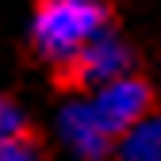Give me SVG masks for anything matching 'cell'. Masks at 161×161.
Wrapping results in <instances>:
<instances>
[{"instance_id": "1", "label": "cell", "mask_w": 161, "mask_h": 161, "mask_svg": "<svg viewBox=\"0 0 161 161\" xmlns=\"http://www.w3.org/2000/svg\"><path fill=\"white\" fill-rule=\"evenodd\" d=\"M108 15L100 0H42L35 12L31 38L50 62L73 65L92 38H100L108 27Z\"/></svg>"}, {"instance_id": "3", "label": "cell", "mask_w": 161, "mask_h": 161, "mask_svg": "<svg viewBox=\"0 0 161 161\" xmlns=\"http://www.w3.org/2000/svg\"><path fill=\"white\" fill-rule=\"evenodd\" d=\"M58 134L80 161H104L111 153V142H115V134L104 127L92 100H69L62 108V115H58Z\"/></svg>"}, {"instance_id": "6", "label": "cell", "mask_w": 161, "mask_h": 161, "mask_svg": "<svg viewBox=\"0 0 161 161\" xmlns=\"http://www.w3.org/2000/svg\"><path fill=\"white\" fill-rule=\"evenodd\" d=\"M0 130H4V146L8 142H23V111L15 104H4V111H0Z\"/></svg>"}, {"instance_id": "7", "label": "cell", "mask_w": 161, "mask_h": 161, "mask_svg": "<svg viewBox=\"0 0 161 161\" xmlns=\"http://www.w3.org/2000/svg\"><path fill=\"white\" fill-rule=\"evenodd\" d=\"M4 161H46V157L35 146H27V142H8L4 146Z\"/></svg>"}, {"instance_id": "5", "label": "cell", "mask_w": 161, "mask_h": 161, "mask_svg": "<svg viewBox=\"0 0 161 161\" xmlns=\"http://www.w3.org/2000/svg\"><path fill=\"white\" fill-rule=\"evenodd\" d=\"M115 161H161V115H150L119 138Z\"/></svg>"}, {"instance_id": "2", "label": "cell", "mask_w": 161, "mask_h": 161, "mask_svg": "<svg viewBox=\"0 0 161 161\" xmlns=\"http://www.w3.org/2000/svg\"><path fill=\"white\" fill-rule=\"evenodd\" d=\"M92 108L100 111L104 127H108L115 138H123L127 130H134L138 123H146V119H150V85H146V80H138V77L111 80V85L96 88Z\"/></svg>"}, {"instance_id": "4", "label": "cell", "mask_w": 161, "mask_h": 161, "mask_svg": "<svg viewBox=\"0 0 161 161\" xmlns=\"http://www.w3.org/2000/svg\"><path fill=\"white\" fill-rule=\"evenodd\" d=\"M127 69H130V50H127V42L119 35L104 31L100 38H92V42L85 46V54L65 69V77L73 80V85H96V88H104V85H111V80L130 77Z\"/></svg>"}]
</instances>
